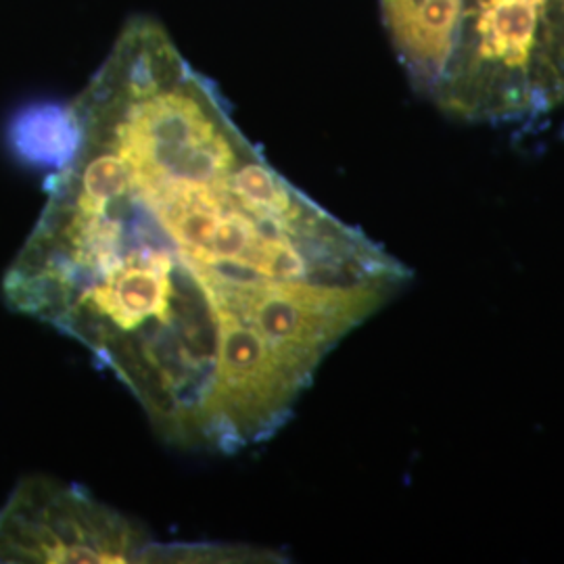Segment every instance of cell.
<instances>
[{"instance_id":"obj_1","label":"cell","mask_w":564,"mask_h":564,"mask_svg":"<svg viewBox=\"0 0 564 564\" xmlns=\"http://www.w3.org/2000/svg\"><path fill=\"white\" fill-rule=\"evenodd\" d=\"M67 113L7 305L84 345L165 444L272 440L410 268L276 172L151 18L126 23Z\"/></svg>"},{"instance_id":"obj_2","label":"cell","mask_w":564,"mask_h":564,"mask_svg":"<svg viewBox=\"0 0 564 564\" xmlns=\"http://www.w3.org/2000/svg\"><path fill=\"white\" fill-rule=\"evenodd\" d=\"M429 99L481 123L563 107L564 0H460L454 48Z\"/></svg>"},{"instance_id":"obj_3","label":"cell","mask_w":564,"mask_h":564,"mask_svg":"<svg viewBox=\"0 0 564 564\" xmlns=\"http://www.w3.org/2000/svg\"><path fill=\"white\" fill-rule=\"evenodd\" d=\"M186 544H162L144 524L80 485L25 477L0 506V563H184Z\"/></svg>"},{"instance_id":"obj_4","label":"cell","mask_w":564,"mask_h":564,"mask_svg":"<svg viewBox=\"0 0 564 564\" xmlns=\"http://www.w3.org/2000/svg\"><path fill=\"white\" fill-rule=\"evenodd\" d=\"M72 121L67 109L36 107L20 118L11 128V142L21 158L34 163H61L72 149Z\"/></svg>"}]
</instances>
